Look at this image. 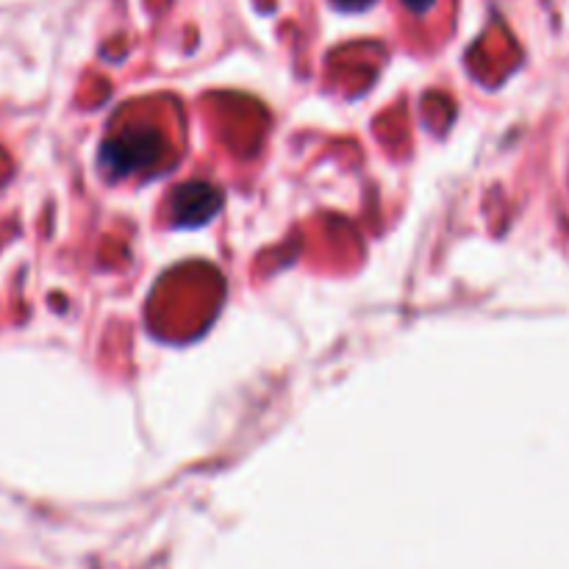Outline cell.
<instances>
[{"label":"cell","mask_w":569,"mask_h":569,"mask_svg":"<svg viewBox=\"0 0 569 569\" xmlns=\"http://www.w3.org/2000/svg\"><path fill=\"white\" fill-rule=\"evenodd\" d=\"M164 156V144L153 131H122L100 148V167L109 176H137Z\"/></svg>","instance_id":"obj_1"},{"label":"cell","mask_w":569,"mask_h":569,"mask_svg":"<svg viewBox=\"0 0 569 569\" xmlns=\"http://www.w3.org/2000/svg\"><path fill=\"white\" fill-rule=\"evenodd\" d=\"M333 3H337L339 9L359 11V9H367V6H370V3H376V0H333Z\"/></svg>","instance_id":"obj_3"},{"label":"cell","mask_w":569,"mask_h":569,"mask_svg":"<svg viewBox=\"0 0 569 569\" xmlns=\"http://www.w3.org/2000/svg\"><path fill=\"white\" fill-rule=\"evenodd\" d=\"M406 6H409L411 11H417V14H426L428 9H433V3H437V0H403Z\"/></svg>","instance_id":"obj_4"},{"label":"cell","mask_w":569,"mask_h":569,"mask_svg":"<svg viewBox=\"0 0 569 569\" xmlns=\"http://www.w3.org/2000/svg\"><path fill=\"white\" fill-rule=\"evenodd\" d=\"M222 198L209 183H187L172 194V226L200 228L220 211Z\"/></svg>","instance_id":"obj_2"}]
</instances>
